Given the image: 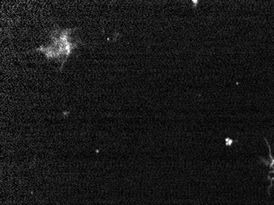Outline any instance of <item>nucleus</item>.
<instances>
[{
    "instance_id": "obj_1",
    "label": "nucleus",
    "mask_w": 274,
    "mask_h": 205,
    "mask_svg": "<svg viewBox=\"0 0 274 205\" xmlns=\"http://www.w3.org/2000/svg\"><path fill=\"white\" fill-rule=\"evenodd\" d=\"M74 31L75 29L68 28L61 32L59 31H54L50 36L53 44L49 46H40L36 51L44 53L47 59L57 58L60 60L62 62V69L73 49L78 46V43H73L70 40V34Z\"/></svg>"
},
{
    "instance_id": "obj_2",
    "label": "nucleus",
    "mask_w": 274,
    "mask_h": 205,
    "mask_svg": "<svg viewBox=\"0 0 274 205\" xmlns=\"http://www.w3.org/2000/svg\"><path fill=\"white\" fill-rule=\"evenodd\" d=\"M272 160H273V161H272V168H273V172H274V159H272Z\"/></svg>"
}]
</instances>
